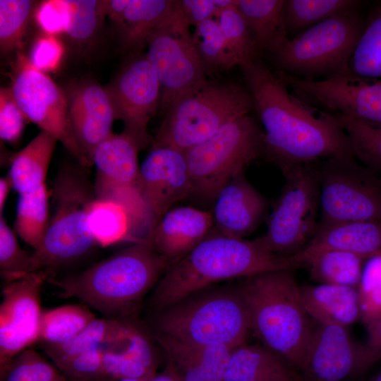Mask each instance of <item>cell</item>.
Here are the masks:
<instances>
[{"label": "cell", "instance_id": "obj_10", "mask_svg": "<svg viewBox=\"0 0 381 381\" xmlns=\"http://www.w3.org/2000/svg\"><path fill=\"white\" fill-rule=\"evenodd\" d=\"M283 174L285 184L259 239L270 252L290 257L301 251L317 231L319 187L313 163L292 167Z\"/></svg>", "mask_w": 381, "mask_h": 381}, {"label": "cell", "instance_id": "obj_6", "mask_svg": "<svg viewBox=\"0 0 381 381\" xmlns=\"http://www.w3.org/2000/svg\"><path fill=\"white\" fill-rule=\"evenodd\" d=\"M95 198L88 167L75 162L59 169L50 190L52 212L43 239L31 253L29 273L75 262L97 246L89 231V207Z\"/></svg>", "mask_w": 381, "mask_h": 381}, {"label": "cell", "instance_id": "obj_23", "mask_svg": "<svg viewBox=\"0 0 381 381\" xmlns=\"http://www.w3.org/2000/svg\"><path fill=\"white\" fill-rule=\"evenodd\" d=\"M322 102L344 118L381 124V79L351 73L329 78L323 85Z\"/></svg>", "mask_w": 381, "mask_h": 381}, {"label": "cell", "instance_id": "obj_21", "mask_svg": "<svg viewBox=\"0 0 381 381\" xmlns=\"http://www.w3.org/2000/svg\"><path fill=\"white\" fill-rule=\"evenodd\" d=\"M212 229L211 212L181 206L169 210L145 238L171 263L191 251Z\"/></svg>", "mask_w": 381, "mask_h": 381}, {"label": "cell", "instance_id": "obj_57", "mask_svg": "<svg viewBox=\"0 0 381 381\" xmlns=\"http://www.w3.org/2000/svg\"><path fill=\"white\" fill-rule=\"evenodd\" d=\"M116 380L111 378L110 377L104 376L102 377H99L94 381H116Z\"/></svg>", "mask_w": 381, "mask_h": 381}, {"label": "cell", "instance_id": "obj_12", "mask_svg": "<svg viewBox=\"0 0 381 381\" xmlns=\"http://www.w3.org/2000/svg\"><path fill=\"white\" fill-rule=\"evenodd\" d=\"M146 48L160 84L159 109L164 114L178 96L207 80L205 68L179 1L174 11L151 32Z\"/></svg>", "mask_w": 381, "mask_h": 381}, {"label": "cell", "instance_id": "obj_29", "mask_svg": "<svg viewBox=\"0 0 381 381\" xmlns=\"http://www.w3.org/2000/svg\"><path fill=\"white\" fill-rule=\"evenodd\" d=\"M176 5L177 1L172 0H131L117 27L124 51L141 54L151 32Z\"/></svg>", "mask_w": 381, "mask_h": 381}, {"label": "cell", "instance_id": "obj_43", "mask_svg": "<svg viewBox=\"0 0 381 381\" xmlns=\"http://www.w3.org/2000/svg\"><path fill=\"white\" fill-rule=\"evenodd\" d=\"M1 381H68L62 373L40 353L27 349L11 362Z\"/></svg>", "mask_w": 381, "mask_h": 381}, {"label": "cell", "instance_id": "obj_26", "mask_svg": "<svg viewBox=\"0 0 381 381\" xmlns=\"http://www.w3.org/2000/svg\"><path fill=\"white\" fill-rule=\"evenodd\" d=\"M300 300L316 322H333L347 327L361 319L358 288L317 284L299 287Z\"/></svg>", "mask_w": 381, "mask_h": 381}, {"label": "cell", "instance_id": "obj_20", "mask_svg": "<svg viewBox=\"0 0 381 381\" xmlns=\"http://www.w3.org/2000/svg\"><path fill=\"white\" fill-rule=\"evenodd\" d=\"M214 203L213 231L236 238L252 233L266 210L265 199L243 172L234 176L220 189Z\"/></svg>", "mask_w": 381, "mask_h": 381}, {"label": "cell", "instance_id": "obj_36", "mask_svg": "<svg viewBox=\"0 0 381 381\" xmlns=\"http://www.w3.org/2000/svg\"><path fill=\"white\" fill-rule=\"evenodd\" d=\"M350 73L381 79V7L370 16L349 61Z\"/></svg>", "mask_w": 381, "mask_h": 381}, {"label": "cell", "instance_id": "obj_30", "mask_svg": "<svg viewBox=\"0 0 381 381\" xmlns=\"http://www.w3.org/2000/svg\"><path fill=\"white\" fill-rule=\"evenodd\" d=\"M87 224L98 247L143 239L128 211L113 201L95 198L89 207Z\"/></svg>", "mask_w": 381, "mask_h": 381}, {"label": "cell", "instance_id": "obj_18", "mask_svg": "<svg viewBox=\"0 0 381 381\" xmlns=\"http://www.w3.org/2000/svg\"><path fill=\"white\" fill-rule=\"evenodd\" d=\"M139 188L150 216L151 231L175 202L191 194L186 152L152 143L140 165Z\"/></svg>", "mask_w": 381, "mask_h": 381}, {"label": "cell", "instance_id": "obj_53", "mask_svg": "<svg viewBox=\"0 0 381 381\" xmlns=\"http://www.w3.org/2000/svg\"><path fill=\"white\" fill-rule=\"evenodd\" d=\"M13 185L8 174L0 179V216H2L5 204Z\"/></svg>", "mask_w": 381, "mask_h": 381}, {"label": "cell", "instance_id": "obj_32", "mask_svg": "<svg viewBox=\"0 0 381 381\" xmlns=\"http://www.w3.org/2000/svg\"><path fill=\"white\" fill-rule=\"evenodd\" d=\"M365 260L351 253L325 250L312 256L305 267L316 284L358 288Z\"/></svg>", "mask_w": 381, "mask_h": 381}, {"label": "cell", "instance_id": "obj_37", "mask_svg": "<svg viewBox=\"0 0 381 381\" xmlns=\"http://www.w3.org/2000/svg\"><path fill=\"white\" fill-rule=\"evenodd\" d=\"M193 35L206 73L227 71L238 66L227 47L215 18L207 20L197 25Z\"/></svg>", "mask_w": 381, "mask_h": 381}, {"label": "cell", "instance_id": "obj_51", "mask_svg": "<svg viewBox=\"0 0 381 381\" xmlns=\"http://www.w3.org/2000/svg\"><path fill=\"white\" fill-rule=\"evenodd\" d=\"M131 0L99 1L101 13L104 18L109 17L111 21L118 27L123 18L126 8Z\"/></svg>", "mask_w": 381, "mask_h": 381}, {"label": "cell", "instance_id": "obj_13", "mask_svg": "<svg viewBox=\"0 0 381 381\" xmlns=\"http://www.w3.org/2000/svg\"><path fill=\"white\" fill-rule=\"evenodd\" d=\"M140 150L137 143L123 132L112 133L95 147L92 162L95 167V198L123 206L143 238L149 234L151 223L139 188Z\"/></svg>", "mask_w": 381, "mask_h": 381}, {"label": "cell", "instance_id": "obj_46", "mask_svg": "<svg viewBox=\"0 0 381 381\" xmlns=\"http://www.w3.org/2000/svg\"><path fill=\"white\" fill-rule=\"evenodd\" d=\"M104 348L78 354L56 366L68 381H94L104 377Z\"/></svg>", "mask_w": 381, "mask_h": 381}, {"label": "cell", "instance_id": "obj_27", "mask_svg": "<svg viewBox=\"0 0 381 381\" xmlns=\"http://www.w3.org/2000/svg\"><path fill=\"white\" fill-rule=\"evenodd\" d=\"M284 0H236L260 54L274 55L289 38L284 16Z\"/></svg>", "mask_w": 381, "mask_h": 381}, {"label": "cell", "instance_id": "obj_16", "mask_svg": "<svg viewBox=\"0 0 381 381\" xmlns=\"http://www.w3.org/2000/svg\"><path fill=\"white\" fill-rule=\"evenodd\" d=\"M51 276L47 271L31 272L4 286L0 305V379L18 354L37 343L43 311L40 291Z\"/></svg>", "mask_w": 381, "mask_h": 381}, {"label": "cell", "instance_id": "obj_41", "mask_svg": "<svg viewBox=\"0 0 381 381\" xmlns=\"http://www.w3.org/2000/svg\"><path fill=\"white\" fill-rule=\"evenodd\" d=\"M66 14L65 32L72 40L85 43L96 34L104 19L99 1L63 0Z\"/></svg>", "mask_w": 381, "mask_h": 381}, {"label": "cell", "instance_id": "obj_15", "mask_svg": "<svg viewBox=\"0 0 381 381\" xmlns=\"http://www.w3.org/2000/svg\"><path fill=\"white\" fill-rule=\"evenodd\" d=\"M106 89L115 120L123 123L122 132L140 150L152 144L147 124L159 108L160 84L146 54L130 55Z\"/></svg>", "mask_w": 381, "mask_h": 381}, {"label": "cell", "instance_id": "obj_31", "mask_svg": "<svg viewBox=\"0 0 381 381\" xmlns=\"http://www.w3.org/2000/svg\"><path fill=\"white\" fill-rule=\"evenodd\" d=\"M131 321L96 318L71 340L40 348L57 366L78 354L107 347L122 335Z\"/></svg>", "mask_w": 381, "mask_h": 381}, {"label": "cell", "instance_id": "obj_19", "mask_svg": "<svg viewBox=\"0 0 381 381\" xmlns=\"http://www.w3.org/2000/svg\"><path fill=\"white\" fill-rule=\"evenodd\" d=\"M65 93L75 139L92 165L95 147L113 133L115 116L111 99L106 87L92 80L71 85Z\"/></svg>", "mask_w": 381, "mask_h": 381}, {"label": "cell", "instance_id": "obj_14", "mask_svg": "<svg viewBox=\"0 0 381 381\" xmlns=\"http://www.w3.org/2000/svg\"><path fill=\"white\" fill-rule=\"evenodd\" d=\"M19 59L11 88L28 121L53 135L77 163L88 168L92 166L75 139L65 92L44 72L34 68L28 59Z\"/></svg>", "mask_w": 381, "mask_h": 381}, {"label": "cell", "instance_id": "obj_22", "mask_svg": "<svg viewBox=\"0 0 381 381\" xmlns=\"http://www.w3.org/2000/svg\"><path fill=\"white\" fill-rule=\"evenodd\" d=\"M340 250L364 260L381 253V222L355 221L319 224L308 245L290 256L298 267H305L314 255L325 250Z\"/></svg>", "mask_w": 381, "mask_h": 381}, {"label": "cell", "instance_id": "obj_54", "mask_svg": "<svg viewBox=\"0 0 381 381\" xmlns=\"http://www.w3.org/2000/svg\"><path fill=\"white\" fill-rule=\"evenodd\" d=\"M147 381H179L171 370L166 366L162 372L156 373L152 375Z\"/></svg>", "mask_w": 381, "mask_h": 381}, {"label": "cell", "instance_id": "obj_7", "mask_svg": "<svg viewBox=\"0 0 381 381\" xmlns=\"http://www.w3.org/2000/svg\"><path fill=\"white\" fill-rule=\"evenodd\" d=\"M253 111V98L245 86L206 80L172 102L153 143L186 152L211 138L227 122Z\"/></svg>", "mask_w": 381, "mask_h": 381}, {"label": "cell", "instance_id": "obj_45", "mask_svg": "<svg viewBox=\"0 0 381 381\" xmlns=\"http://www.w3.org/2000/svg\"><path fill=\"white\" fill-rule=\"evenodd\" d=\"M29 121L18 106L11 87L0 89V138L2 141L16 143L21 138Z\"/></svg>", "mask_w": 381, "mask_h": 381}, {"label": "cell", "instance_id": "obj_38", "mask_svg": "<svg viewBox=\"0 0 381 381\" xmlns=\"http://www.w3.org/2000/svg\"><path fill=\"white\" fill-rule=\"evenodd\" d=\"M336 115L350 139L354 157L381 174V124Z\"/></svg>", "mask_w": 381, "mask_h": 381}, {"label": "cell", "instance_id": "obj_33", "mask_svg": "<svg viewBox=\"0 0 381 381\" xmlns=\"http://www.w3.org/2000/svg\"><path fill=\"white\" fill-rule=\"evenodd\" d=\"M95 318L89 308L78 304L43 310L37 344L40 346L64 344L75 337Z\"/></svg>", "mask_w": 381, "mask_h": 381}, {"label": "cell", "instance_id": "obj_55", "mask_svg": "<svg viewBox=\"0 0 381 381\" xmlns=\"http://www.w3.org/2000/svg\"><path fill=\"white\" fill-rule=\"evenodd\" d=\"M152 375H150L146 377L141 378V379H122V380H116V381H147Z\"/></svg>", "mask_w": 381, "mask_h": 381}, {"label": "cell", "instance_id": "obj_2", "mask_svg": "<svg viewBox=\"0 0 381 381\" xmlns=\"http://www.w3.org/2000/svg\"><path fill=\"white\" fill-rule=\"evenodd\" d=\"M169 264L143 238L84 270L50 277L47 282L64 298H78L103 318L137 320L145 297Z\"/></svg>", "mask_w": 381, "mask_h": 381}, {"label": "cell", "instance_id": "obj_28", "mask_svg": "<svg viewBox=\"0 0 381 381\" xmlns=\"http://www.w3.org/2000/svg\"><path fill=\"white\" fill-rule=\"evenodd\" d=\"M58 140L41 131L25 147L13 155L8 176L18 195L35 191L45 181Z\"/></svg>", "mask_w": 381, "mask_h": 381}, {"label": "cell", "instance_id": "obj_11", "mask_svg": "<svg viewBox=\"0 0 381 381\" xmlns=\"http://www.w3.org/2000/svg\"><path fill=\"white\" fill-rule=\"evenodd\" d=\"M320 196L319 224L381 222V179L353 156L313 162Z\"/></svg>", "mask_w": 381, "mask_h": 381}, {"label": "cell", "instance_id": "obj_52", "mask_svg": "<svg viewBox=\"0 0 381 381\" xmlns=\"http://www.w3.org/2000/svg\"><path fill=\"white\" fill-rule=\"evenodd\" d=\"M368 331L369 341L367 344L370 350L381 359V314L374 324L368 329Z\"/></svg>", "mask_w": 381, "mask_h": 381}, {"label": "cell", "instance_id": "obj_48", "mask_svg": "<svg viewBox=\"0 0 381 381\" xmlns=\"http://www.w3.org/2000/svg\"><path fill=\"white\" fill-rule=\"evenodd\" d=\"M103 370L104 376L115 380L141 379L156 373L149 372L108 348H104L103 352Z\"/></svg>", "mask_w": 381, "mask_h": 381}, {"label": "cell", "instance_id": "obj_34", "mask_svg": "<svg viewBox=\"0 0 381 381\" xmlns=\"http://www.w3.org/2000/svg\"><path fill=\"white\" fill-rule=\"evenodd\" d=\"M361 4L357 0H284L287 34L296 35L329 18L358 11Z\"/></svg>", "mask_w": 381, "mask_h": 381}, {"label": "cell", "instance_id": "obj_42", "mask_svg": "<svg viewBox=\"0 0 381 381\" xmlns=\"http://www.w3.org/2000/svg\"><path fill=\"white\" fill-rule=\"evenodd\" d=\"M358 291L361 319L369 329L381 314V253L365 260Z\"/></svg>", "mask_w": 381, "mask_h": 381}, {"label": "cell", "instance_id": "obj_9", "mask_svg": "<svg viewBox=\"0 0 381 381\" xmlns=\"http://www.w3.org/2000/svg\"><path fill=\"white\" fill-rule=\"evenodd\" d=\"M261 156L263 132L257 117L250 113L231 120L186 152L191 193L214 202L226 183Z\"/></svg>", "mask_w": 381, "mask_h": 381}, {"label": "cell", "instance_id": "obj_4", "mask_svg": "<svg viewBox=\"0 0 381 381\" xmlns=\"http://www.w3.org/2000/svg\"><path fill=\"white\" fill-rule=\"evenodd\" d=\"M293 271L256 274L234 286L246 306L250 332L300 373L313 327Z\"/></svg>", "mask_w": 381, "mask_h": 381}, {"label": "cell", "instance_id": "obj_24", "mask_svg": "<svg viewBox=\"0 0 381 381\" xmlns=\"http://www.w3.org/2000/svg\"><path fill=\"white\" fill-rule=\"evenodd\" d=\"M151 333V332H150ZM179 381H224L233 347L192 346L151 333Z\"/></svg>", "mask_w": 381, "mask_h": 381}, {"label": "cell", "instance_id": "obj_8", "mask_svg": "<svg viewBox=\"0 0 381 381\" xmlns=\"http://www.w3.org/2000/svg\"><path fill=\"white\" fill-rule=\"evenodd\" d=\"M365 25L358 11L329 18L289 39L272 59L278 71L303 79L349 74Z\"/></svg>", "mask_w": 381, "mask_h": 381}, {"label": "cell", "instance_id": "obj_56", "mask_svg": "<svg viewBox=\"0 0 381 381\" xmlns=\"http://www.w3.org/2000/svg\"><path fill=\"white\" fill-rule=\"evenodd\" d=\"M365 381H381V370L370 379Z\"/></svg>", "mask_w": 381, "mask_h": 381}, {"label": "cell", "instance_id": "obj_35", "mask_svg": "<svg viewBox=\"0 0 381 381\" xmlns=\"http://www.w3.org/2000/svg\"><path fill=\"white\" fill-rule=\"evenodd\" d=\"M50 193L47 186L19 195L14 222L16 233L33 250L38 248L50 217Z\"/></svg>", "mask_w": 381, "mask_h": 381}, {"label": "cell", "instance_id": "obj_3", "mask_svg": "<svg viewBox=\"0 0 381 381\" xmlns=\"http://www.w3.org/2000/svg\"><path fill=\"white\" fill-rule=\"evenodd\" d=\"M297 269L289 257L267 250L259 238L247 240L212 229L191 251L168 265L149 297V311L221 282L269 271Z\"/></svg>", "mask_w": 381, "mask_h": 381}, {"label": "cell", "instance_id": "obj_25", "mask_svg": "<svg viewBox=\"0 0 381 381\" xmlns=\"http://www.w3.org/2000/svg\"><path fill=\"white\" fill-rule=\"evenodd\" d=\"M224 381H303L299 372L273 351L245 342L232 349Z\"/></svg>", "mask_w": 381, "mask_h": 381}, {"label": "cell", "instance_id": "obj_50", "mask_svg": "<svg viewBox=\"0 0 381 381\" xmlns=\"http://www.w3.org/2000/svg\"><path fill=\"white\" fill-rule=\"evenodd\" d=\"M37 24L47 35L65 32L66 14L63 0L42 1L35 11Z\"/></svg>", "mask_w": 381, "mask_h": 381}, {"label": "cell", "instance_id": "obj_17", "mask_svg": "<svg viewBox=\"0 0 381 381\" xmlns=\"http://www.w3.org/2000/svg\"><path fill=\"white\" fill-rule=\"evenodd\" d=\"M317 324L300 372L303 381H344L363 374L380 360L368 344H356L347 327Z\"/></svg>", "mask_w": 381, "mask_h": 381}, {"label": "cell", "instance_id": "obj_39", "mask_svg": "<svg viewBox=\"0 0 381 381\" xmlns=\"http://www.w3.org/2000/svg\"><path fill=\"white\" fill-rule=\"evenodd\" d=\"M235 4L219 10L215 19L229 52L239 66L247 61L258 59L260 53L244 18Z\"/></svg>", "mask_w": 381, "mask_h": 381}, {"label": "cell", "instance_id": "obj_40", "mask_svg": "<svg viewBox=\"0 0 381 381\" xmlns=\"http://www.w3.org/2000/svg\"><path fill=\"white\" fill-rule=\"evenodd\" d=\"M34 1H0V48L2 54L19 49L23 43Z\"/></svg>", "mask_w": 381, "mask_h": 381}, {"label": "cell", "instance_id": "obj_1", "mask_svg": "<svg viewBox=\"0 0 381 381\" xmlns=\"http://www.w3.org/2000/svg\"><path fill=\"white\" fill-rule=\"evenodd\" d=\"M263 132L264 157L282 173L292 167L353 156L338 116L297 96L258 58L239 66Z\"/></svg>", "mask_w": 381, "mask_h": 381}, {"label": "cell", "instance_id": "obj_47", "mask_svg": "<svg viewBox=\"0 0 381 381\" xmlns=\"http://www.w3.org/2000/svg\"><path fill=\"white\" fill-rule=\"evenodd\" d=\"M63 52L61 44L53 35H47L36 40L28 60L36 69L49 71L57 67Z\"/></svg>", "mask_w": 381, "mask_h": 381}, {"label": "cell", "instance_id": "obj_44", "mask_svg": "<svg viewBox=\"0 0 381 381\" xmlns=\"http://www.w3.org/2000/svg\"><path fill=\"white\" fill-rule=\"evenodd\" d=\"M31 253L23 250L14 231L0 216V274L4 284L29 273Z\"/></svg>", "mask_w": 381, "mask_h": 381}, {"label": "cell", "instance_id": "obj_5", "mask_svg": "<svg viewBox=\"0 0 381 381\" xmlns=\"http://www.w3.org/2000/svg\"><path fill=\"white\" fill-rule=\"evenodd\" d=\"M152 334L192 346L235 347L250 330L244 303L234 285H214L150 311L145 323Z\"/></svg>", "mask_w": 381, "mask_h": 381}, {"label": "cell", "instance_id": "obj_49", "mask_svg": "<svg viewBox=\"0 0 381 381\" xmlns=\"http://www.w3.org/2000/svg\"><path fill=\"white\" fill-rule=\"evenodd\" d=\"M236 0H180L181 10L190 26L215 18L219 10L234 6Z\"/></svg>", "mask_w": 381, "mask_h": 381}]
</instances>
